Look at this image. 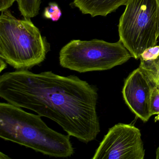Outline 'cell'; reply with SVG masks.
I'll list each match as a JSON object with an SVG mask.
<instances>
[{
  "instance_id": "6da1fadb",
  "label": "cell",
  "mask_w": 159,
  "mask_h": 159,
  "mask_svg": "<svg viewBox=\"0 0 159 159\" xmlns=\"http://www.w3.org/2000/svg\"><path fill=\"white\" fill-rule=\"evenodd\" d=\"M0 97L56 122L70 136L88 143L100 131L98 89L75 75L17 70L0 76Z\"/></svg>"
},
{
  "instance_id": "7a4b0ae2",
  "label": "cell",
  "mask_w": 159,
  "mask_h": 159,
  "mask_svg": "<svg viewBox=\"0 0 159 159\" xmlns=\"http://www.w3.org/2000/svg\"><path fill=\"white\" fill-rule=\"evenodd\" d=\"M40 115L10 103H0V137L56 158L74 153L70 136L47 126Z\"/></svg>"
},
{
  "instance_id": "3957f363",
  "label": "cell",
  "mask_w": 159,
  "mask_h": 159,
  "mask_svg": "<svg viewBox=\"0 0 159 159\" xmlns=\"http://www.w3.org/2000/svg\"><path fill=\"white\" fill-rule=\"evenodd\" d=\"M0 16V57L16 70H28L46 58L50 45L30 18L18 19L9 10Z\"/></svg>"
},
{
  "instance_id": "277c9868",
  "label": "cell",
  "mask_w": 159,
  "mask_h": 159,
  "mask_svg": "<svg viewBox=\"0 0 159 159\" xmlns=\"http://www.w3.org/2000/svg\"><path fill=\"white\" fill-rule=\"evenodd\" d=\"M132 57L120 40H73L60 50L59 60L64 68L85 73L108 70L126 63Z\"/></svg>"
},
{
  "instance_id": "5b68a950",
  "label": "cell",
  "mask_w": 159,
  "mask_h": 159,
  "mask_svg": "<svg viewBox=\"0 0 159 159\" xmlns=\"http://www.w3.org/2000/svg\"><path fill=\"white\" fill-rule=\"evenodd\" d=\"M120 40L138 60L147 49L157 45L156 0H129L118 25Z\"/></svg>"
},
{
  "instance_id": "8992f818",
  "label": "cell",
  "mask_w": 159,
  "mask_h": 159,
  "mask_svg": "<svg viewBox=\"0 0 159 159\" xmlns=\"http://www.w3.org/2000/svg\"><path fill=\"white\" fill-rule=\"evenodd\" d=\"M145 150L140 130L118 123L109 129L93 159H144Z\"/></svg>"
},
{
  "instance_id": "52a82bcc",
  "label": "cell",
  "mask_w": 159,
  "mask_h": 159,
  "mask_svg": "<svg viewBox=\"0 0 159 159\" xmlns=\"http://www.w3.org/2000/svg\"><path fill=\"white\" fill-rule=\"evenodd\" d=\"M155 86L152 80L140 67L131 72L125 80L122 91L124 100L132 112L144 122H148L152 116L151 97Z\"/></svg>"
},
{
  "instance_id": "ba28073f",
  "label": "cell",
  "mask_w": 159,
  "mask_h": 159,
  "mask_svg": "<svg viewBox=\"0 0 159 159\" xmlns=\"http://www.w3.org/2000/svg\"><path fill=\"white\" fill-rule=\"evenodd\" d=\"M129 0H73V5L84 14L106 16L125 5Z\"/></svg>"
},
{
  "instance_id": "9c48e42d",
  "label": "cell",
  "mask_w": 159,
  "mask_h": 159,
  "mask_svg": "<svg viewBox=\"0 0 159 159\" xmlns=\"http://www.w3.org/2000/svg\"><path fill=\"white\" fill-rule=\"evenodd\" d=\"M18 9L24 18L35 17L39 14L41 0H16Z\"/></svg>"
},
{
  "instance_id": "30bf717a",
  "label": "cell",
  "mask_w": 159,
  "mask_h": 159,
  "mask_svg": "<svg viewBox=\"0 0 159 159\" xmlns=\"http://www.w3.org/2000/svg\"><path fill=\"white\" fill-rule=\"evenodd\" d=\"M143 69L159 88V55L153 60H140L139 66Z\"/></svg>"
},
{
  "instance_id": "8fae6325",
  "label": "cell",
  "mask_w": 159,
  "mask_h": 159,
  "mask_svg": "<svg viewBox=\"0 0 159 159\" xmlns=\"http://www.w3.org/2000/svg\"><path fill=\"white\" fill-rule=\"evenodd\" d=\"M62 16L61 10L57 3L52 2L45 8L43 12V16L47 19L52 20L53 22L58 21Z\"/></svg>"
},
{
  "instance_id": "7c38bea8",
  "label": "cell",
  "mask_w": 159,
  "mask_h": 159,
  "mask_svg": "<svg viewBox=\"0 0 159 159\" xmlns=\"http://www.w3.org/2000/svg\"><path fill=\"white\" fill-rule=\"evenodd\" d=\"M150 111L151 116H159V88L155 86L152 89L151 97Z\"/></svg>"
},
{
  "instance_id": "4fadbf2b",
  "label": "cell",
  "mask_w": 159,
  "mask_h": 159,
  "mask_svg": "<svg viewBox=\"0 0 159 159\" xmlns=\"http://www.w3.org/2000/svg\"><path fill=\"white\" fill-rule=\"evenodd\" d=\"M159 55V46L156 45L146 50L140 56V60L148 61L156 59Z\"/></svg>"
},
{
  "instance_id": "5bb4252c",
  "label": "cell",
  "mask_w": 159,
  "mask_h": 159,
  "mask_svg": "<svg viewBox=\"0 0 159 159\" xmlns=\"http://www.w3.org/2000/svg\"><path fill=\"white\" fill-rule=\"evenodd\" d=\"M16 0H0V11H4L8 10Z\"/></svg>"
},
{
  "instance_id": "9a60e30c",
  "label": "cell",
  "mask_w": 159,
  "mask_h": 159,
  "mask_svg": "<svg viewBox=\"0 0 159 159\" xmlns=\"http://www.w3.org/2000/svg\"><path fill=\"white\" fill-rule=\"evenodd\" d=\"M5 62H6L4 60L1 58V60H0V65H1L0 71H1V72H2L3 70L5 69L7 67V65H6Z\"/></svg>"
},
{
  "instance_id": "2e32d148",
  "label": "cell",
  "mask_w": 159,
  "mask_h": 159,
  "mask_svg": "<svg viewBox=\"0 0 159 159\" xmlns=\"http://www.w3.org/2000/svg\"><path fill=\"white\" fill-rule=\"evenodd\" d=\"M158 8V32H157V38L159 39V0H156Z\"/></svg>"
},
{
  "instance_id": "e0dca14e",
  "label": "cell",
  "mask_w": 159,
  "mask_h": 159,
  "mask_svg": "<svg viewBox=\"0 0 159 159\" xmlns=\"http://www.w3.org/2000/svg\"><path fill=\"white\" fill-rule=\"evenodd\" d=\"M0 159H11V158L9 157L8 155L4 154L2 152H0Z\"/></svg>"
},
{
  "instance_id": "ac0fdd59",
  "label": "cell",
  "mask_w": 159,
  "mask_h": 159,
  "mask_svg": "<svg viewBox=\"0 0 159 159\" xmlns=\"http://www.w3.org/2000/svg\"><path fill=\"white\" fill-rule=\"evenodd\" d=\"M156 159H159V147L156 150Z\"/></svg>"
}]
</instances>
